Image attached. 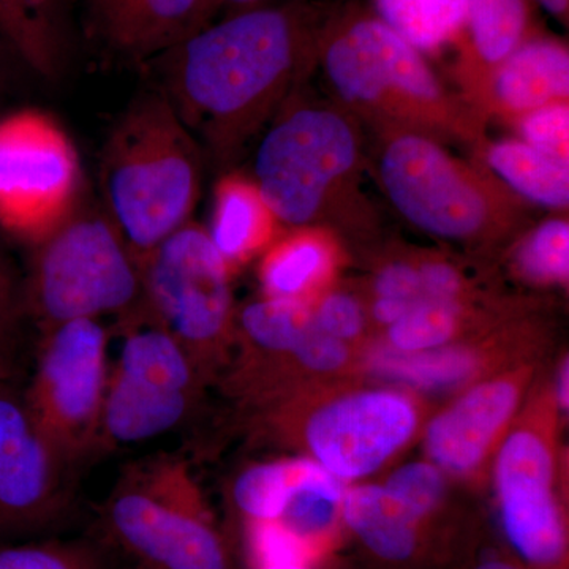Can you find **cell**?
Segmentation results:
<instances>
[{"instance_id": "38", "label": "cell", "mask_w": 569, "mask_h": 569, "mask_svg": "<svg viewBox=\"0 0 569 569\" xmlns=\"http://www.w3.org/2000/svg\"><path fill=\"white\" fill-rule=\"evenodd\" d=\"M569 365L568 358H565L563 365L560 366L559 378H557V406L561 411H568L569 407Z\"/></svg>"}, {"instance_id": "8", "label": "cell", "mask_w": 569, "mask_h": 569, "mask_svg": "<svg viewBox=\"0 0 569 569\" xmlns=\"http://www.w3.org/2000/svg\"><path fill=\"white\" fill-rule=\"evenodd\" d=\"M123 342L108 376L100 447L171 432L193 413L208 381L181 346L142 309L119 318Z\"/></svg>"}, {"instance_id": "32", "label": "cell", "mask_w": 569, "mask_h": 569, "mask_svg": "<svg viewBox=\"0 0 569 569\" xmlns=\"http://www.w3.org/2000/svg\"><path fill=\"white\" fill-rule=\"evenodd\" d=\"M24 316V288L0 250V376L13 377Z\"/></svg>"}, {"instance_id": "12", "label": "cell", "mask_w": 569, "mask_h": 569, "mask_svg": "<svg viewBox=\"0 0 569 569\" xmlns=\"http://www.w3.org/2000/svg\"><path fill=\"white\" fill-rule=\"evenodd\" d=\"M81 164L66 132L44 112L0 119V227L32 242L78 208Z\"/></svg>"}, {"instance_id": "16", "label": "cell", "mask_w": 569, "mask_h": 569, "mask_svg": "<svg viewBox=\"0 0 569 569\" xmlns=\"http://www.w3.org/2000/svg\"><path fill=\"white\" fill-rule=\"evenodd\" d=\"M89 39L123 62L146 66L208 24L212 0H82Z\"/></svg>"}, {"instance_id": "26", "label": "cell", "mask_w": 569, "mask_h": 569, "mask_svg": "<svg viewBox=\"0 0 569 569\" xmlns=\"http://www.w3.org/2000/svg\"><path fill=\"white\" fill-rule=\"evenodd\" d=\"M529 9L526 0H467V28L475 54L486 66H500L523 43Z\"/></svg>"}, {"instance_id": "11", "label": "cell", "mask_w": 569, "mask_h": 569, "mask_svg": "<svg viewBox=\"0 0 569 569\" xmlns=\"http://www.w3.org/2000/svg\"><path fill=\"white\" fill-rule=\"evenodd\" d=\"M107 326L80 318L41 332L36 370L24 391L41 432L69 463L100 447L108 376Z\"/></svg>"}, {"instance_id": "33", "label": "cell", "mask_w": 569, "mask_h": 569, "mask_svg": "<svg viewBox=\"0 0 569 569\" xmlns=\"http://www.w3.org/2000/svg\"><path fill=\"white\" fill-rule=\"evenodd\" d=\"M313 320L325 335L342 342H358L366 329V312L355 296L335 291L317 296L312 302Z\"/></svg>"}, {"instance_id": "21", "label": "cell", "mask_w": 569, "mask_h": 569, "mask_svg": "<svg viewBox=\"0 0 569 569\" xmlns=\"http://www.w3.org/2000/svg\"><path fill=\"white\" fill-rule=\"evenodd\" d=\"M277 222L257 183L241 176H228L217 186L212 228L208 233L230 269L271 244Z\"/></svg>"}, {"instance_id": "27", "label": "cell", "mask_w": 569, "mask_h": 569, "mask_svg": "<svg viewBox=\"0 0 569 569\" xmlns=\"http://www.w3.org/2000/svg\"><path fill=\"white\" fill-rule=\"evenodd\" d=\"M463 306L456 301H427L387 328L388 346L400 353H418L448 346L462 331Z\"/></svg>"}, {"instance_id": "10", "label": "cell", "mask_w": 569, "mask_h": 569, "mask_svg": "<svg viewBox=\"0 0 569 569\" xmlns=\"http://www.w3.org/2000/svg\"><path fill=\"white\" fill-rule=\"evenodd\" d=\"M358 162L353 127L339 112L298 108L268 130L254 157V183L279 222L320 219Z\"/></svg>"}, {"instance_id": "9", "label": "cell", "mask_w": 569, "mask_h": 569, "mask_svg": "<svg viewBox=\"0 0 569 569\" xmlns=\"http://www.w3.org/2000/svg\"><path fill=\"white\" fill-rule=\"evenodd\" d=\"M380 178L397 211L440 238L486 239L500 233L515 213L497 187L427 134L400 132L389 140Z\"/></svg>"}, {"instance_id": "23", "label": "cell", "mask_w": 569, "mask_h": 569, "mask_svg": "<svg viewBox=\"0 0 569 569\" xmlns=\"http://www.w3.org/2000/svg\"><path fill=\"white\" fill-rule=\"evenodd\" d=\"M488 162L522 197L549 208H567L569 163L565 160L538 151L527 142L508 140L489 149Z\"/></svg>"}, {"instance_id": "41", "label": "cell", "mask_w": 569, "mask_h": 569, "mask_svg": "<svg viewBox=\"0 0 569 569\" xmlns=\"http://www.w3.org/2000/svg\"><path fill=\"white\" fill-rule=\"evenodd\" d=\"M288 569H326V568H323V565H321V561H317V563L306 565V567L288 568Z\"/></svg>"}, {"instance_id": "30", "label": "cell", "mask_w": 569, "mask_h": 569, "mask_svg": "<svg viewBox=\"0 0 569 569\" xmlns=\"http://www.w3.org/2000/svg\"><path fill=\"white\" fill-rule=\"evenodd\" d=\"M518 266L527 279L538 283H563L569 277V224L548 220L539 224L518 250Z\"/></svg>"}, {"instance_id": "15", "label": "cell", "mask_w": 569, "mask_h": 569, "mask_svg": "<svg viewBox=\"0 0 569 569\" xmlns=\"http://www.w3.org/2000/svg\"><path fill=\"white\" fill-rule=\"evenodd\" d=\"M530 373L509 370L471 385L426 429V449L445 473L470 477L485 466L522 402Z\"/></svg>"}, {"instance_id": "17", "label": "cell", "mask_w": 569, "mask_h": 569, "mask_svg": "<svg viewBox=\"0 0 569 569\" xmlns=\"http://www.w3.org/2000/svg\"><path fill=\"white\" fill-rule=\"evenodd\" d=\"M342 526L378 561L408 567L425 560L432 523L417 518L383 486L355 485L340 501Z\"/></svg>"}, {"instance_id": "18", "label": "cell", "mask_w": 569, "mask_h": 569, "mask_svg": "<svg viewBox=\"0 0 569 569\" xmlns=\"http://www.w3.org/2000/svg\"><path fill=\"white\" fill-rule=\"evenodd\" d=\"M70 40L69 0H0V44L40 77L62 74Z\"/></svg>"}, {"instance_id": "42", "label": "cell", "mask_w": 569, "mask_h": 569, "mask_svg": "<svg viewBox=\"0 0 569 569\" xmlns=\"http://www.w3.org/2000/svg\"><path fill=\"white\" fill-rule=\"evenodd\" d=\"M119 569H140V568H137V567H133V565H126V567H122V568H119Z\"/></svg>"}, {"instance_id": "40", "label": "cell", "mask_w": 569, "mask_h": 569, "mask_svg": "<svg viewBox=\"0 0 569 569\" xmlns=\"http://www.w3.org/2000/svg\"><path fill=\"white\" fill-rule=\"evenodd\" d=\"M268 2V0H212L213 7L219 6H233L242 7V9H250V7H258L260 3Z\"/></svg>"}, {"instance_id": "4", "label": "cell", "mask_w": 569, "mask_h": 569, "mask_svg": "<svg viewBox=\"0 0 569 569\" xmlns=\"http://www.w3.org/2000/svg\"><path fill=\"white\" fill-rule=\"evenodd\" d=\"M24 302L41 332L80 318H122L141 307V266L107 213L77 208L37 242Z\"/></svg>"}, {"instance_id": "14", "label": "cell", "mask_w": 569, "mask_h": 569, "mask_svg": "<svg viewBox=\"0 0 569 569\" xmlns=\"http://www.w3.org/2000/svg\"><path fill=\"white\" fill-rule=\"evenodd\" d=\"M496 486L501 527L515 556L529 569H567L568 527L548 425L527 419L503 437Z\"/></svg>"}, {"instance_id": "20", "label": "cell", "mask_w": 569, "mask_h": 569, "mask_svg": "<svg viewBox=\"0 0 569 569\" xmlns=\"http://www.w3.org/2000/svg\"><path fill=\"white\" fill-rule=\"evenodd\" d=\"M347 486L310 458L274 460L247 468L234 481L233 503L242 523L276 520L291 498L317 490L342 500Z\"/></svg>"}, {"instance_id": "19", "label": "cell", "mask_w": 569, "mask_h": 569, "mask_svg": "<svg viewBox=\"0 0 569 569\" xmlns=\"http://www.w3.org/2000/svg\"><path fill=\"white\" fill-rule=\"evenodd\" d=\"M568 93L569 54L559 41H523L497 67L493 77L497 102L515 114L567 103Z\"/></svg>"}, {"instance_id": "6", "label": "cell", "mask_w": 569, "mask_h": 569, "mask_svg": "<svg viewBox=\"0 0 569 569\" xmlns=\"http://www.w3.org/2000/svg\"><path fill=\"white\" fill-rule=\"evenodd\" d=\"M140 266L142 312L211 380L234 342L230 266L193 222L168 236Z\"/></svg>"}, {"instance_id": "2", "label": "cell", "mask_w": 569, "mask_h": 569, "mask_svg": "<svg viewBox=\"0 0 569 569\" xmlns=\"http://www.w3.org/2000/svg\"><path fill=\"white\" fill-rule=\"evenodd\" d=\"M203 149L159 86L142 92L111 130L100 162L104 213L138 263L190 222Z\"/></svg>"}, {"instance_id": "5", "label": "cell", "mask_w": 569, "mask_h": 569, "mask_svg": "<svg viewBox=\"0 0 569 569\" xmlns=\"http://www.w3.org/2000/svg\"><path fill=\"white\" fill-rule=\"evenodd\" d=\"M323 62L337 93L362 112L408 132H471L421 52L380 18H356L332 29Z\"/></svg>"}, {"instance_id": "1", "label": "cell", "mask_w": 569, "mask_h": 569, "mask_svg": "<svg viewBox=\"0 0 569 569\" xmlns=\"http://www.w3.org/2000/svg\"><path fill=\"white\" fill-rule=\"evenodd\" d=\"M316 44L307 7L258 6L206 24L149 66L201 149L223 162L268 119Z\"/></svg>"}, {"instance_id": "24", "label": "cell", "mask_w": 569, "mask_h": 569, "mask_svg": "<svg viewBox=\"0 0 569 569\" xmlns=\"http://www.w3.org/2000/svg\"><path fill=\"white\" fill-rule=\"evenodd\" d=\"M378 14L411 47L437 51L467 28V0H376Z\"/></svg>"}, {"instance_id": "36", "label": "cell", "mask_w": 569, "mask_h": 569, "mask_svg": "<svg viewBox=\"0 0 569 569\" xmlns=\"http://www.w3.org/2000/svg\"><path fill=\"white\" fill-rule=\"evenodd\" d=\"M422 298L427 301L462 302L466 293V280L462 274L443 261H425L419 264Z\"/></svg>"}, {"instance_id": "29", "label": "cell", "mask_w": 569, "mask_h": 569, "mask_svg": "<svg viewBox=\"0 0 569 569\" xmlns=\"http://www.w3.org/2000/svg\"><path fill=\"white\" fill-rule=\"evenodd\" d=\"M242 526L249 569L299 568L323 560L306 541L277 520H260Z\"/></svg>"}, {"instance_id": "39", "label": "cell", "mask_w": 569, "mask_h": 569, "mask_svg": "<svg viewBox=\"0 0 569 569\" xmlns=\"http://www.w3.org/2000/svg\"><path fill=\"white\" fill-rule=\"evenodd\" d=\"M553 17H565L568 13L569 0H538Z\"/></svg>"}, {"instance_id": "31", "label": "cell", "mask_w": 569, "mask_h": 569, "mask_svg": "<svg viewBox=\"0 0 569 569\" xmlns=\"http://www.w3.org/2000/svg\"><path fill=\"white\" fill-rule=\"evenodd\" d=\"M383 488L417 518L432 523L447 493L445 471L433 462H410L388 478Z\"/></svg>"}, {"instance_id": "7", "label": "cell", "mask_w": 569, "mask_h": 569, "mask_svg": "<svg viewBox=\"0 0 569 569\" xmlns=\"http://www.w3.org/2000/svg\"><path fill=\"white\" fill-rule=\"evenodd\" d=\"M261 408L269 429L298 440L342 482L380 470L410 443L421 419L418 403L395 389H359L310 407L284 396Z\"/></svg>"}, {"instance_id": "22", "label": "cell", "mask_w": 569, "mask_h": 569, "mask_svg": "<svg viewBox=\"0 0 569 569\" xmlns=\"http://www.w3.org/2000/svg\"><path fill=\"white\" fill-rule=\"evenodd\" d=\"M335 268L331 242L317 231H298L266 252L260 268L264 298L312 302Z\"/></svg>"}, {"instance_id": "34", "label": "cell", "mask_w": 569, "mask_h": 569, "mask_svg": "<svg viewBox=\"0 0 569 569\" xmlns=\"http://www.w3.org/2000/svg\"><path fill=\"white\" fill-rule=\"evenodd\" d=\"M523 142L568 162L569 110L567 103L549 104L520 118Z\"/></svg>"}, {"instance_id": "37", "label": "cell", "mask_w": 569, "mask_h": 569, "mask_svg": "<svg viewBox=\"0 0 569 569\" xmlns=\"http://www.w3.org/2000/svg\"><path fill=\"white\" fill-rule=\"evenodd\" d=\"M463 569H529L519 559H512L507 553L488 550L479 553L477 559L468 561Z\"/></svg>"}, {"instance_id": "28", "label": "cell", "mask_w": 569, "mask_h": 569, "mask_svg": "<svg viewBox=\"0 0 569 569\" xmlns=\"http://www.w3.org/2000/svg\"><path fill=\"white\" fill-rule=\"evenodd\" d=\"M0 569H108L103 549L88 541L37 538L0 545Z\"/></svg>"}, {"instance_id": "35", "label": "cell", "mask_w": 569, "mask_h": 569, "mask_svg": "<svg viewBox=\"0 0 569 569\" xmlns=\"http://www.w3.org/2000/svg\"><path fill=\"white\" fill-rule=\"evenodd\" d=\"M373 296L376 299L399 302L408 310L422 301L421 274L419 264L410 261H397L385 266L373 282Z\"/></svg>"}, {"instance_id": "13", "label": "cell", "mask_w": 569, "mask_h": 569, "mask_svg": "<svg viewBox=\"0 0 569 569\" xmlns=\"http://www.w3.org/2000/svg\"><path fill=\"white\" fill-rule=\"evenodd\" d=\"M70 466L41 432L13 377L0 376V545L43 538L69 519Z\"/></svg>"}, {"instance_id": "3", "label": "cell", "mask_w": 569, "mask_h": 569, "mask_svg": "<svg viewBox=\"0 0 569 569\" xmlns=\"http://www.w3.org/2000/svg\"><path fill=\"white\" fill-rule=\"evenodd\" d=\"M99 537L140 569H236L189 468L168 456L123 470L100 508Z\"/></svg>"}, {"instance_id": "25", "label": "cell", "mask_w": 569, "mask_h": 569, "mask_svg": "<svg viewBox=\"0 0 569 569\" xmlns=\"http://www.w3.org/2000/svg\"><path fill=\"white\" fill-rule=\"evenodd\" d=\"M377 370L402 383L421 389L459 387L478 376L482 355L475 348L440 347L418 353H400L385 348L376 361Z\"/></svg>"}]
</instances>
